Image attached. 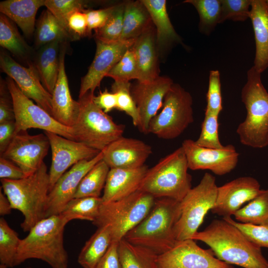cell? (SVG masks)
<instances>
[{"label": "cell", "mask_w": 268, "mask_h": 268, "mask_svg": "<svg viewBox=\"0 0 268 268\" xmlns=\"http://www.w3.org/2000/svg\"><path fill=\"white\" fill-rule=\"evenodd\" d=\"M32 268L28 267H26V268Z\"/></svg>", "instance_id": "57"}, {"label": "cell", "mask_w": 268, "mask_h": 268, "mask_svg": "<svg viewBox=\"0 0 268 268\" xmlns=\"http://www.w3.org/2000/svg\"><path fill=\"white\" fill-rule=\"evenodd\" d=\"M4 194L12 209L20 211L24 216L21 227L29 232L45 218L49 192V176L44 163L33 174L17 180L0 179Z\"/></svg>", "instance_id": "4"}, {"label": "cell", "mask_w": 268, "mask_h": 268, "mask_svg": "<svg viewBox=\"0 0 268 268\" xmlns=\"http://www.w3.org/2000/svg\"><path fill=\"white\" fill-rule=\"evenodd\" d=\"M192 239L209 246L220 260L243 268H268L261 248L250 241L235 226L224 219H214Z\"/></svg>", "instance_id": "1"}, {"label": "cell", "mask_w": 268, "mask_h": 268, "mask_svg": "<svg viewBox=\"0 0 268 268\" xmlns=\"http://www.w3.org/2000/svg\"><path fill=\"white\" fill-rule=\"evenodd\" d=\"M95 104L107 113L117 107V97L115 93L110 92L107 89L100 92L98 96L93 97Z\"/></svg>", "instance_id": "53"}, {"label": "cell", "mask_w": 268, "mask_h": 268, "mask_svg": "<svg viewBox=\"0 0 268 268\" xmlns=\"http://www.w3.org/2000/svg\"><path fill=\"white\" fill-rule=\"evenodd\" d=\"M103 158V152L101 151L94 158L74 165L58 179L49 192L45 218L59 215L62 212L66 205L74 198L83 177Z\"/></svg>", "instance_id": "19"}, {"label": "cell", "mask_w": 268, "mask_h": 268, "mask_svg": "<svg viewBox=\"0 0 268 268\" xmlns=\"http://www.w3.org/2000/svg\"><path fill=\"white\" fill-rule=\"evenodd\" d=\"M182 147L189 169L192 170H208L217 175L227 174L236 167L239 154L232 144L221 148H209L197 145L191 139L184 140Z\"/></svg>", "instance_id": "13"}, {"label": "cell", "mask_w": 268, "mask_h": 268, "mask_svg": "<svg viewBox=\"0 0 268 268\" xmlns=\"http://www.w3.org/2000/svg\"><path fill=\"white\" fill-rule=\"evenodd\" d=\"M180 215L181 201L168 198L156 199L147 216L124 239L157 256L162 254L177 242L174 229Z\"/></svg>", "instance_id": "2"}, {"label": "cell", "mask_w": 268, "mask_h": 268, "mask_svg": "<svg viewBox=\"0 0 268 268\" xmlns=\"http://www.w3.org/2000/svg\"><path fill=\"white\" fill-rule=\"evenodd\" d=\"M156 199L138 190L117 201L102 203L93 224L97 227L107 226L112 233L113 242H119L149 213Z\"/></svg>", "instance_id": "8"}, {"label": "cell", "mask_w": 268, "mask_h": 268, "mask_svg": "<svg viewBox=\"0 0 268 268\" xmlns=\"http://www.w3.org/2000/svg\"><path fill=\"white\" fill-rule=\"evenodd\" d=\"M27 176L22 169L11 160L3 157L0 158V178L17 180Z\"/></svg>", "instance_id": "49"}, {"label": "cell", "mask_w": 268, "mask_h": 268, "mask_svg": "<svg viewBox=\"0 0 268 268\" xmlns=\"http://www.w3.org/2000/svg\"><path fill=\"white\" fill-rule=\"evenodd\" d=\"M101 197L73 198L65 206L59 215L67 223L74 219L94 222L102 204Z\"/></svg>", "instance_id": "34"}, {"label": "cell", "mask_w": 268, "mask_h": 268, "mask_svg": "<svg viewBox=\"0 0 268 268\" xmlns=\"http://www.w3.org/2000/svg\"><path fill=\"white\" fill-rule=\"evenodd\" d=\"M8 268V267L5 265L2 264H0V268Z\"/></svg>", "instance_id": "55"}, {"label": "cell", "mask_w": 268, "mask_h": 268, "mask_svg": "<svg viewBox=\"0 0 268 268\" xmlns=\"http://www.w3.org/2000/svg\"><path fill=\"white\" fill-rule=\"evenodd\" d=\"M50 147L45 134H29L22 132L15 134L0 156L8 159L27 176L35 172L44 163L43 160Z\"/></svg>", "instance_id": "16"}, {"label": "cell", "mask_w": 268, "mask_h": 268, "mask_svg": "<svg viewBox=\"0 0 268 268\" xmlns=\"http://www.w3.org/2000/svg\"><path fill=\"white\" fill-rule=\"evenodd\" d=\"M130 82H114L112 92L116 95V109L125 112L132 119L134 125L138 126L139 117L138 110L131 93Z\"/></svg>", "instance_id": "41"}, {"label": "cell", "mask_w": 268, "mask_h": 268, "mask_svg": "<svg viewBox=\"0 0 268 268\" xmlns=\"http://www.w3.org/2000/svg\"><path fill=\"white\" fill-rule=\"evenodd\" d=\"M0 45L13 56L26 62L27 65L32 63V48L20 34L14 22L2 13L0 15Z\"/></svg>", "instance_id": "31"}, {"label": "cell", "mask_w": 268, "mask_h": 268, "mask_svg": "<svg viewBox=\"0 0 268 268\" xmlns=\"http://www.w3.org/2000/svg\"><path fill=\"white\" fill-rule=\"evenodd\" d=\"M205 111L219 115L223 109L220 72L218 70L209 71L208 87L206 93Z\"/></svg>", "instance_id": "45"}, {"label": "cell", "mask_w": 268, "mask_h": 268, "mask_svg": "<svg viewBox=\"0 0 268 268\" xmlns=\"http://www.w3.org/2000/svg\"><path fill=\"white\" fill-rule=\"evenodd\" d=\"M131 49L137 66V81L148 82L158 77L156 30L153 24L135 39Z\"/></svg>", "instance_id": "24"}, {"label": "cell", "mask_w": 268, "mask_h": 268, "mask_svg": "<svg viewBox=\"0 0 268 268\" xmlns=\"http://www.w3.org/2000/svg\"><path fill=\"white\" fill-rule=\"evenodd\" d=\"M67 39H71L70 35L59 20L48 9L44 10L35 26V47L40 48L55 41L62 43Z\"/></svg>", "instance_id": "32"}, {"label": "cell", "mask_w": 268, "mask_h": 268, "mask_svg": "<svg viewBox=\"0 0 268 268\" xmlns=\"http://www.w3.org/2000/svg\"><path fill=\"white\" fill-rule=\"evenodd\" d=\"M152 24L141 0L126 1L121 40L136 39Z\"/></svg>", "instance_id": "30"}, {"label": "cell", "mask_w": 268, "mask_h": 268, "mask_svg": "<svg viewBox=\"0 0 268 268\" xmlns=\"http://www.w3.org/2000/svg\"><path fill=\"white\" fill-rule=\"evenodd\" d=\"M5 83L13 106L15 134L29 129L36 128L75 140L72 128L61 124L44 109L34 103L21 91L10 77H7Z\"/></svg>", "instance_id": "11"}, {"label": "cell", "mask_w": 268, "mask_h": 268, "mask_svg": "<svg viewBox=\"0 0 268 268\" xmlns=\"http://www.w3.org/2000/svg\"><path fill=\"white\" fill-rule=\"evenodd\" d=\"M103 160L110 169H135L143 166L152 153L151 146L142 140L121 136L104 150Z\"/></svg>", "instance_id": "21"}, {"label": "cell", "mask_w": 268, "mask_h": 268, "mask_svg": "<svg viewBox=\"0 0 268 268\" xmlns=\"http://www.w3.org/2000/svg\"><path fill=\"white\" fill-rule=\"evenodd\" d=\"M135 39L104 43L96 40V50L94 59L86 74L81 78L79 98L90 92L94 93L104 77L120 61L134 44Z\"/></svg>", "instance_id": "17"}, {"label": "cell", "mask_w": 268, "mask_h": 268, "mask_svg": "<svg viewBox=\"0 0 268 268\" xmlns=\"http://www.w3.org/2000/svg\"><path fill=\"white\" fill-rule=\"evenodd\" d=\"M156 264L157 268H234L192 239L177 241L171 249L157 256Z\"/></svg>", "instance_id": "12"}, {"label": "cell", "mask_w": 268, "mask_h": 268, "mask_svg": "<svg viewBox=\"0 0 268 268\" xmlns=\"http://www.w3.org/2000/svg\"><path fill=\"white\" fill-rule=\"evenodd\" d=\"M148 169L145 165L135 169H110L101 197L102 203L117 201L138 191Z\"/></svg>", "instance_id": "23"}, {"label": "cell", "mask_w": 268, "mask_h": 268, "mask_svg": "<svg viewBox=\"0 0 268 268\" xmlns=\"http://www.w3.org/2000/svg\"><path fill=\"white\" fill-rule=\"evenodd\" d=\"M119 242H112L95 268H122L118 251Z\"/></svg>", "instance_id": "50"}, {"label": "cell", "mask_w": 268, "mask_h": 268, "mask_svg": "<svg viewBox=\"0 0 268 268\" xmlns=\"http://www.w3.org/2000/svg\"><path fill=\"white\" fill-rule=\"evenodd\" d=\"M118 251L122 268H157V255L150 250L123 239L119 242Z\"/></svg>", "instance_id": "33"}, {"label": "cell", "mask_w": 268, "mask_h": 268, "mask_svg": "<svg viewBox=\"0 0 268 268\" xmlns=\"http://www.w3.org/2000/svg\"><path fill=\"white\" fill-rule=\"evenodd\" d=\"M0 67L28 98L52 116V95L43 85L32 63L22 66L5 51L0 54ZM53 117V116H52Z\"/></svg>", "instance_id": "15"}, {"label": "cell", "mask_w": 268, "mask_h": 268, "mask_svg": "<svg viewBox=\"0 0 268 268\" xmlns=\"http://www.w3.org/2000/svg\"><path fill=\"white\" fill-rule=\"evenodd\" d=\"M67 223L59 214L44 218L21 239L14 267L29 259H38L52 268H68V256L64 245V231Z\"/></svg>", "instance_id": "3"}, {"label": "cell", "mask_w": 268, "mask_h": 268, "mask_svg": "<svg viewBox=\"0 0 268 268\" xmlns=\"http://www.w3.org/2000/svg\"><path fill=\"white\" fill-rule=\"evenodd\" d=\"M97 229L85 242L77 258L83 268H95L113 242L111 232L107 226Z\"/></svg>", "instance_id": "29"}, {"label": "cell", "mask_w": 268, "mask_h": 268, "mask_svg": "<svg viewBox=\"0 0 268 268\" xmlns=\"http://www.w3.org/2000/svg\"><path fill=\"white\" fill-rule=\"evenodd\" d=\"M126 2L114 5L107 21L101 28L94 31L96 40L104 43H113L121 40Z\"/></svg>", "instance_id": "38"}, {"label": "cell", "mask_w": 268, "mask_h": 268, "mask_svg": "<svg viewBox=\"0 0 268 268\" xmlns=\"http://www.w3.org/2000/svg\"><path fill=\"white\" fill-rule=\"evenodd\" d=\"M222 219L237 227L252 243L261 248H268V226L241 223L231 217Z\"/></svg>", "instance_id": "46"}, {"label": "cell", "mask_w": 268, "mask_h": 268, "mask_svg": "<svg viewBox=\"0 0 268 268\" xmlns=\"http://www.w3.org/2000/svg\"><path fill=\"white\" fill-rule=\"evenodd\" d=\"M88 2L81 0H45L44 6L59 20L68 32L67 25L68 17L75 11L85 10L84 8Z\"/></svg>", "instance_id": "43"}, {"label": "cell", "mask_w": 268, "mask_h": 268, "mask_svg": "<svg viewBox=\"0 0 268 268\" xmlns=\"http://www.w3.org/2000/svg\"><path fill=\"white\" fill-rule=\"evenodd\" d=\"M21 239L3 218H0V263L8 268L14 267Z\"/></svg>", "instance_id": "39"}, {"label": "cell", "mask_w": 268, "mask_h": 268, "mask_svg": "<svg viewBox=\"0 0 268 268\" xmlns=\"http://www.w3.org/2000/svg\"><path fill=\"white\" fill-rule=\"evenodd\" d=\"M15 135V121H7L0 124V155L6 150Z\"/></svg>", "instance_id": "52"}, {"label": "cell", "mask_w": 268, "mask_h": 268, "mask_svg": "<svg viewBox=\"0 0 268 268\" xmlns=\"http://www.w3.org/2000/svg\"><path fill=\"white\" fill-rule=\"evenodd\" d=\"M114 5L99 9L85 10L86 13L89 35L91 31L101 28L109 17Z\"/></svg>", "instance_id": "48"}, {"label": "cell", "mask_w": 268, "mask_h": 268, "mask_svg": "<svg viewBox=\"0 0 268 268\" xmlns=\"http://www.w3.org/2000/svg\"><path fill=\"white\" fill-rule=\"evenodd\" d=\"M236 221L268 226V189L262 190L254 199L234 214Z\"/></svg>", "instance_id": "35"}, {"label": "cell", "mask_w": 268, "mask_h": 268, "mask_svg": "<svg viewBox=\"0 0 268 268\" xmlns=\"http://www.w3.org/2000/svg\"><path fill=\"white\" fill-rule=\"evenodd\" d=\"M90 92L79 98L78 118L72 127L74 140L101 151L123 136L125 126L117 124L112 118L98 107Z\"/></svg>", "instance_id": "7"}, {"label": "cell", "mask_w": 268, "mask_h": 268, "mask_svg": "<svg viewBox=\"0 0 268 268\" xmlns=\"http://www.w3.org/2000/svg\"><path fill=\"white\" fill-rule=\"evenodd\" d=\"M252 0H220L219 23L225 20L243 22L249 18Z\"/></svg>", "instance_id": "44"}, {"label": "cell", "mask_w": 268, "mask_h": 268, "mask_svg": "<svg viewBox=\"0 0 268 268\" xmlns=\"http://www.w3.org/2000/svg\"><path fill=\"white\" fill-rule=\"evenodd\" d=\"M106 76L113 78L114 82H130L132 79H138L137 66L131 48L126 52Z\"/></svg>", "instance_id": "42"}, {"label": "cell", "mask_w": 268, "mask_h": 268, "mask_svg": "<svg viewBox=\"0 0 268 268\" xmlns=\"http://www.w3.org/2000/svg\"><path fill=\"white\" fill-rule=\"evenodd\" d=\"M67 25L72 40L89 35L85 10H76L70 14L67 18Z\"/></svg>", "instance_id": "47"}, {"label": "cell", "mask_w": 268, "mask_h": 268, "mask_svg": "<svg viewBox=\"0 0 268 268\" xmlns=\"http://www.w3.org/2000/svg\"><path fill=\"white\" fill-rule=\"evenodd\" d=\"M260 184L254 178L240 177L218 187L212 213L229 217L246 202H249L262 191Z\"/></svg>", "instance_id": "20"}, {"label": "cell", "mask_w": 268, "mask_h": 268, "mask_svg": "<svg viewBox=\"0 0 268 268\" xmlns=\"http://www.w3.org/2000/svg\"><path fill=\"white\" fill-rule=\"evenodd\" d=\"M147 8L156 30L157 49L160 50L173 43H181L167 11L165 0H141Z\"/></svg>", "instance_id": "28"}, {"label": "cell", "mask_w": 268, "mask_h": 268, "mask_svg": "<svg viewBox=\"0 0 268 268\" xmlns=\"http://www.w3.org/2000/svg\"><path fill=\"white\" fill-rule=\"evenodd\" d=\"M184 2L193 5L196 9L200 17V31L210 35L219 23L220 0H186Z\"/></svg>", "instance_id": "37"}, {"label": "cell", "mask_w": 268, "mask_h": 268, "mask_svg": "<svg viewBox=\"0 0 268 268\" xmlns=\"http://www.w3.org/2000/svg\"><path fill=\"white\" fill-rule=\"evenodd\" d=\"M110 168L102 159L81 180L73 198L100 197Z\"/></svg>", "instance_id": "36"}, {"label": "cell", "mask_w": 268, "mask_h": 268, "mask_svg": "<svg viewBox=\"0 0 268 268\" xmlns=\"http://www.w3.org/2000/svg\"><path fill=\"white\" fill-rule=\"evenodd\" d=\"M44 5L45 0H6L0 2V11L31 38L35 30L37 12Z\"/></svg>", "instance_id": "26"}, {"label": "cell", "mask_w": 268, "mask_h": 268, "mask_svg": "<svg viewBox=\"0 0 268 268\" xmlns=\"http://www.w3.org/2000/svg\"><path fill=\"white\" fill-rule=\"evenodd\" d=\"M52 151V163L48 172L49 192L69 168L84 160L91 159L100 151L84 143L60 135L45 132Z\"/></svg>", "instance_id": "14"}, {"label": "cell", "mask_w": 268, "mask_h": 268, "mask_svg": "<svg viewBox=\"0 0 268 268\" xmlns=\"http://www.w3.org/2000/svg\"><path fill=\"white\" fill-rule=\"evenodd\" d=\"M6 85L0 82V124L10 121H15V116L12 99L10 100L5 94Z\"/></svg>", "instance_id": "51"}, {"label": "cell", "mask_w": 268, "mask_h": 268, "mask_svg": "<svg viewBox=\"0 0 268 268\" xmlns=\"http://www.w3.org/2000/svg\"><path fill=\"white\" fill-rule=\"evenodd\" d=\"M181 146L148 169L138 190L155 199L168 198L181 201L192 189V176Z\"/></svg>", "instance_id": "6"}, {"label": "cell", "mask_w": 268, "mask_h": 268, "mask_svg": "<svg viewBox=\"0 0 268 268\" xmlns=\"http://www.w3.org/2000/svg\"><path fill=\"white\" fill-rule=\"evenodd\" d=\"M65 55L64 45L61 49L59 76L52 94V116L61 124L72 128L78 118L80 105L70 94L65 69Z\"/></svg>", "instance_id": "22"}, {"label": "cell", "mask_w": 268, "mask_h": 268, "mask_svg": "<svg viewBox=\"0 0 268 268\" xmlns=\"http://www.w3.org/2000/svg\"><path fill=\"white\" fill-rule=\"evenodd\" d=\"M61 44L55 41L41 47L33 63L41 83L51 95L59 76Z\"/></svg>", "instance_id": "27"}, {"label": "cell", "mask_w": 268, "mask_h": 268, "mask_svg": "<svg viewBox=\"0 0 268 268\" xmlns=\"http://www.w3.org/2000/svg\"><path fill=\"white\" fill-rule=\"evenodd\" d=\"M194 122L193 98L181 85L174 83L166 93L162 109L150 121L148 133L160 138L180 136Z\"/></svg>", "instance_id": "9"}, {"label": "cell", "mask_w": 268, "mask_h": 268, "mask_svg": "<svg viewBox=\"0 0 268 268\" xmlns=\"http://www.w3.org/2000/svg\"><path fill=\"white\" fill-rule=\"evenodd\" d=\"M249 18L254 33V68L262 73L268 68V5L266 0H252Z\"/></svg>", "instance_id": "25"}, {"label": "cell", "mask_w": 268, "mask_h": 268, "mask_svg": "<svg viewBox=\"0 0 268 268\" xmlns=\"http://www.w3.org/2000/svg\"><path fill=\"white\" fill-rule=\"evenodd\" d=\"M218 186L215 178L205 173L198 185L181 201V215L175 226L177 241L192 239L205 215L215 204Z\"/></svg>", "instance_id": "10"}, {"label": "cell", "mask_w": 268, "mask_h": 268, "mask_svg": "<svg viewBox=\"0 0 268 268\" xmlns=\"http://www.w3.org/2000/svg\"><path fill=\"white\" fill-rule=\"evenodd\" d=\"M266 2H267V4H268V0H266Z\"/></svg>", "instance_id": "56"}, {"label": "cell", "mask_w": 268, "mask_h": 268, "mask_svg": "<svg viewBox=\"0 0 268 268\" xmlns=\"http://www.w3.org/2000/svg\"><path fill=\"white\" fill-rule=\"evenodd\" d=\"M241 98L247 111L244 121L236 133L245 146L262 148L268 145V92L261 73L253 66L247 72V82L241 90Z\"/></svg>", "instance_id": "5"}, {"label": "cell", "mask_w": 268, "mask_h": 268, "mask_svg": "<svg viewBox=\"0 0 268 268\" xmlns=\"http://www.w3.org/2000/svg\"><path fill=\"white\" fill-rule=\"evenodd\" d=\"M12 208L11 203L7 197L0 190V214L3 216L11 213Z\"/></svg>", "instance_id": "54"}, {"label": "cell", "mask_w": 268, "mask_h": 268, "mask_svg": "<svg viewBox=\"0 0 268 268\" xmlns=\"http://www.w3.org/2000/svg\"><path fill=\"white\" fill-rule=\"evenodd\" d=\"M174 84L166 76H159L148 82H139L131 86V93L138 110L140 132L147 134L151 120L162 107L164 98Z\"/></svg>", "instance_id": "18"}, {"label": "cell", "mask_w": 268, "mask_h": 268, "mask_svg": "<svg viewBox=\"0 0 268 268\" xmlns=\"http://www.w3.org/2000/svg\"><path fill=\"white\" fill-rule=\"evenodd\" d=\"M218 116L215 113L205 111L200 134L195 141L197 145L205 148L217 149L224 146L219 138Z\"/></svg>", "instance_id": "40"}]
</instances>
